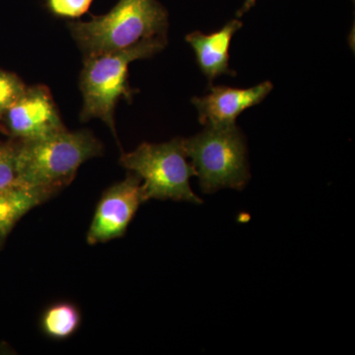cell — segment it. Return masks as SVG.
<instances>
[{"label":"cell","instance_id":"cell-1","mask_svg":"<svg viewBox=\"0 0 355 355\" xmlns=\"http://www.w3.org/2000/svg\"><path fill=\"white\" fill-rule=\"evenodd\" d=\"M16 142L18 184L49 200L73 181L84 162L104 153L102 142L88 130L67 128L44 139Z\"/></svg>","mask_w":355,"mask_h":355},{"label":"cell","instance_id":"cell-2","mask_svg":"<svg viewBox=\"0 0 355 355\" xmlns=\"http://www.w3.org/2000/svg\"><path fill=\"white\" fill-rule=\"evenodd\" d=\"M83 58L125 50L144 40L167 38L169 19L158 0H119L102 16L67 24Z\"/></svg>","mask_w":355,"mask_h":355},{"label":"cell","instance_id":"cell-3","mask_svg":"<svg viewBox=\"0 0 355 355\" xmlns=\"http://www.w3.org/2000/svg\"><path fill=\"white\" fill-rule=\"evenodd\" d=\"M168 39L144 40L125 50L83 58L79 86L83 96L80 121L100 119L116 139L114 109L121 98L132 102L137 91L128 83V67L137 60L157 55L167 46Z\"/></svg>","mask_w":355,"mask_h":355},{"label":"cell","instance_id":"cell-4","mask_svg":"<svg viewBox=\"0 0 355 355\" xmlns=\"http://www.w3.org/2000/svg\"><path fill=\"white\" fill-rule=\"evenodd\" d=\"M184 146L203 193L223 188L241 191L246 186L250 179L246 140L236 123L205 127L195 137L184 139Z\"/></svg>","mask_w":355,"mask_h":355},{"label":"cell","instance_id":"cell-5","mask_svg":"<svg viewBox=\"0 0 355 355\" xmlns=\"http://www.w3.org/2000/svg\"><path fill=\"white\" fill-rule=\"evenodd\" d=\"M187 157L184 139L176 137L164 144L144 142L132 153H123L120 163L144 182L146 202L154 198L202 203L191 191L190 179L198 173Z\"/></svg>","mask_w":355,"mask_h":355},{"label":"cell","instance_id":"cell-6","mask_svg":"<svg viewBox=\"0 0 355 355\" xmlns=\"http://www.w3.org/2000/svg\"><path fill=\"white\" fill-rule=\"evenodd\" d=\"M0 121L17 141L42 139L67 130L50 89L44 85L26 87Z\"/></svg>","mask_w":355,"mask_h":355},{"label":"cell","instance_id":"cell-7","mask_svg":"<svg viewBox=\"0 0 355 355\" xmlns=\"http://www.w3.org/2000/svg\"><path fill=\"white\" fill-rule=\"evenodd\" d=\"M141 179L130 172L123 181L104 191L88 230L89 245L106 243L123 237L135 212L146 202Z\"/></svg>","mask_w":355,"mask_h":355},{"label":"cell","instance_id":"cell-8","mask_svg":"<svg viewBox=\"0 0 355 355\" xmlns=\"http://www.w3.org/2000/svg\"><path fill=\"white\" fill-rule=\"evenodd\" d=\"M272 88L270 81L246 89L211 85L209 94L193 98L191 102L205 127L233 125L243 112L263 102Z\"/></svg>","mask_w":355,"mask_h":355},{"label":"cell","instance_id":"cell-9","mask_svg":"<svg viewBox=\"0 0 355 355\" xmlns=\"http://www.w3.org/2000/svg\"><path fill=\"white\" fill-rule=\"evenodd\" d=\"M242 26L241 21L233 19L211 34L196 31L187 35L186 41L195 51L198 67L207 76L210 86L217 77L224 74L236 76L234 70L229 67V48L233 36Z\"/></svg>","mask_w":355,"mask_h":355},{"label":"cell","instance_id":"cell-10","mask_svg":"<svg viewBox=\"0 0 355 355\" xmlns=\"http://www.w3.org/2000/svg\"><path fill=\"white\" fill-rule=\"evenodd\" d=\"M46 200L49 198L43 193L23 186L0 191V248L16 223L30 210Z\"/></svg>","mask_w":355,"mask_h":355},{"label":"cell","instance_id":"cell-11","mask_svg":"<svg viewBox=\"0 0 355 355\" xmlns=\"http://www.w3.org/2000/svg\"><path fill=\"white\" fill-rule=\"evenodd\" d=\"M81 323L80 311L69 302L55 303L44 311L41 328L53 340H65L76 334Z\"/></svg>","mask_w":355,"mask_h":355},{"label":"cell","instance_id":"cell-12","mask_svg":"<svg viewBox=\"0 0 355 355\" xmlns=\"http://www.w3.org/2000/svg\"><path fill=\"white\" fill-rule=\"evenodd\" d=\"M16 140L0 142V191L19 186L16 167Z\"/></svg>","mask_w":355,"mask_h":355},{"label":"cell","instance_id":"cell-13","mask_svg":"<svg viewBox=\"0 0 355 355\" xmlns=\"http://www.w3.org/2000/svg\"><path fill=\"white\" fill-rule=\"evenodd\" d=\"M25 83L13 72L0 69V120L24 92Z\"/></svg>","mask_w":355,"mask_h":355},{"label":"cell","instance_id":"cell-14","mask_svg":"<svg viewBox=\"0 0 355 355\" xmlns=\"http://www.w3.org/2000/svg\"><path fill=\"white\" fill-rule=\"evenodd\" d=\"M93 0H46L49 10L60 18L77 19L87 13Z\"/></svg>","mask_w":355,"mask_h":355},{"label":"cell","instance_id":"cell-15","mask_svg":"<svg viewBox=\"0 0 355 355\" xmlns=\"http://www.w3.org/2000/svg\"><path fill=\"white\" fill-rule=\"evenodd\" d=\"M257 0H245L244 4L241 8L238 10L237 18H241L245 13L249 12L252 7L256 4Z\"/></svg>","mask_w":355,"mask_h":355}]
</instances>
